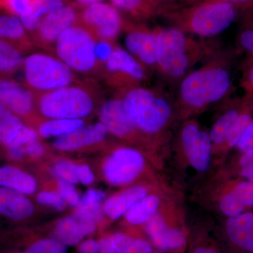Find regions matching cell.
Masks as SVG:
<instances>
[{
    "mask_svg": "<svg viewBox=\"0 0 253 253\" xmlns=\"http://www.w3.org/2000/svg\"><path fill=\"white\" fill-rule=\"evenodd\" d=\"M103 91L94 78L36 94L38 111L49 119H81L92 115L102 104Z\"/></svg>",
    "mask_w": 253,
    "mask_h": 253,
    "instance_id": "cell-1",
    "label": "cell"
},
{
    "mask_svg": "<svg viewBox=\"0 0 253 253\" xmlns=\"http://www.w3.org/2000/svg\"><path fill=\"white\" fill-rule=\"evenodd\" d=\"M190 7L172 9L170 15L184 32L201 37L211 38L230 27L236 16L234 4L224 1H201Z\"/></svg>",
    "mask_w": 253,
    "mask_h": 253,
    "instance_id": "cell-2",
    "label": "cell"
},
{
    "mask_svg": "<svg viewBox=\"0 0 253 253\" xmlns=\"http://www.w3.org/2000/svg\"><path fill=\"white\" fill-rule=\"evenodd\" d=\"M230 86L227 70L215 62L209 63L181 80L179 99L185 107L202 109L222 99Z\"/></svg>",
    "mask_w": 253,
    "mask_h": 253,
    "instance_id": "cell-3",
    "label": "cell"
},
{
    "mask_svg": "<svg viewBox=\"0 0 253 253\" xmlns=\"http://www.w3.org/2000/svg\"><path fill=\"white\" fill-rule=\"evenodd\" d=\"M138 130L156 134L163 130L172 117L171 104L163 95L141 86L118 91Z\"/></svg>",
    "mask_w": 253,
    "mask_h": 253,
    "instance_id": "cell-4",
    "label": "cell"
},
{
    "mask_svg": "<svg viewBox=\"0 0 253 253\" xmlns=\"http://www.w3.org/2000/svg\"><path fill=\"white\" fill-rule=\"evenodd\" d=\"M96 38L81 23L63 32L56 41L53 54L76 74L99 78L95 54Z\"/></svg>",
    "mask_w": 253,
    "mask_h": 253,
    "instance_id": "cell-5",
    "label": "cell"
},
{
    "mask_svg": "<svg viewBox=\"0 0 253 253\" xmlns=\"http://www.w3.org/2000/svg\"><path fill=\"white\" fill-rule=\"evenodd\" d=\"M26 86L35 94L48 92L81 81L79 76L54 54L37 52L25 58Z\"/></svg>",
    "mask_w": 253,
    "mask_h": 253,
    "instance_id": "cell-6",
    "label": "cell"
},
{
    "mask_svg": "<svg viewBox=\"0 0 253 253\" xmlns=\"http://www.w3.org/2000/svg\"><path fill=\"white\" fill-rule=\"evenodd\" d=\"M185 32L176 27L157 30V67L166 77L172 80L186 76L193 62L194 46Z\"/></svg>",
    "mask_w": 253,
    "mask_h": 253,
    "instance_id": "cell-7",
    "label": "cell"
},
{
    "mask_svg": "<svg viewBox=\"0 0 253 253\" xmlns=\"http://www.w3.org/2000/svg\"><path fill=\"white\" fill-rule=\"evenodd\" d=\"M100 78L107 85L122 91L140 86L146 80V70L132 55L116 45Z\"/></svg>",
    "mask_w": 253,
    "mask_h": 253,
    "instance_id": "cell-8",
    "label": "cell"
},
{
    "mask_svg": "<svg viewBox=\"0 0 253 253\" xmlns=\"http://www.w3.org/2000/svg\"><path fill=\"white\" fill-rule=\"evenodd\" d=\"M80 23L96 39L113 42L124 28L121 12L112 4L103 2L83 7L80 13Z\"/></svg>",
    "mask_w": 253,
    "mask_h": 253,
    "instance_id": "cell-9",
    "label": "cell"
},
{
    "mask_svg": "<svg viewBox=\"0 0 253 253\" xmlns=\"http://www.w3.org/2000/svg\"><path fill=\"white\" fill-rule=\"evenodd\" d=\"M80 13L77 6L71 4L53 10L30 35L35 46L53 54L55 44L63 32L80 23Z\"/></svg>",
    "mask_w": 253,
    "mask_h": 253,
    "instance_id": "cell-10",
    "label": "cell"
},
{
    "mask_svg": "<svg viewBox=\"0 0 253 253\" xmlns=\"http://www.w3.org/2000/svg\"><path fill=\"white\" fill-rule=\"evenodd\" d=\"M144 158L136 150L122 148L115 151L104 166L105 179L113 186L129 184L144 169Z\"/></svg>",
    "mask_w": 253,
    "mask_h": 253,
    "instance_id": "cell-11",
    "label": "cell"
},
{
    "mask_svg": "<svg viewBox=\"0 0 253 253\" xmlns=\"http://www.w3.org/2000/svg\"><path fill=\"white\" fill-rule=\"evenodd\" d=\"M181 142L191 166L199 172L207 170L212 153V141L209 134L201 130L196 123L189 122L181 129Z\"/></svg>",
    "mask_w": 253,
    "mask_h": 253,
    "instance_id": "cell-12",
    "label": "cell"
},
{
    "mask_svg": "<svg viewBox=\"0 0 253 253\" xmlns=\"http://www.w3.org/2000/svg\"><path fill=\"white\" fill-rule=\"evenodd\" d=\"M98 221L99 219L92 213L78 209L72 215L56 222L54 238L66 246H76L94 232Z\"/></svg>",
    "mask_w": 253,
    "mask_h": 253,
    "instance_id": "cell-13",
    "label": "cell"
},
{
    "mask_svg": "<svg viewBox=\"0 0 253 253\" xmlns=\"http://www.w3.org/2000/svg\"><path fill=\"white\" fill-rule=\"evenodd\" d=\"M125 45L144 68L157 67V30L151 31L140 26L126 25Z\"/></svg>",
    "mask_w": 253,
    "mask_h": 253,
    "instance_id": "cell-14",
    "label": "cell"
},
{
    "mask_svg": "<svg viewBox=\"0 0 253 253\" xmlns=\"http://www.w3.org/2000/svg\"><path fill=\"white\" fill-rule=\"evenodd\" d=\"M99 116L100 122L104 125L108 131L118 137H130L138 131L119 94L102 103Z\"/></svg>",
    "mask_w": 253,
    "mask_h": 253,
    "instance_id": "cell-15",
    "label": "cell"
},
{
    "mask_svg": "<svg viewBox=\"0 0 253 253\" xmlns=\"http://www.w3.org/2000/svg\"><path fill=\"white\" fill-rule=\"evenodd\" d=\"M0 101L14 114L31 116L37 109L36 94L13 80L0 79Z\"/></svg>",
    "mask_w": 253,
    "mask_h": 253,
    "instance_id": "cell-16",
    "label": "cell"
},
{
    "mask_svg": "<svg viewBox=\"0 0 253 253\" xmlns=\"http://www.w3.org/2000/svg\"><path fill=\"white\" fill-rule=\"evenodd\" d=\"M108 132L101 122L83 126L69 134L56 138L52 144L54 149L59 151H76L100 144L106 139Z\"/></svg>",
    "mask_w": 253,
    "mask_h": 253,
    "instance_id": "cell-17",
    "label": "cell"
},
{
    "mask_svg": "<svg viewBox=\"0 0 253 253\" xmlns=\"http://www.w3.org/2000/svg\"><path fill=\"white\" fill-rule=\"evenodd\" d=\"M145 224L146 233L158 249L175 251L185 246L186 239L184 233L168 226L160 214H156Z\"/></svg>",
    "mask_w": 253,
    "mask_h": 253,
    "instance_id": "cell-18",
    "label": "cell"
},
{
    "mask_svg": "<svg viewBox=\"0 0 253 253\" xmlns=\"http://www.w3.org/2000/svg\"><path fill=\"white\" fill-rule=\"evenodd\" d=\"M226 231L231 244L245 252L253 253V213L243 212L229 217Z\"/></svg>",
    "mask_w": 253,
    "mask_h": 253,
    "instance_id": "cell-19",
    "label": "cell"
},
{
    "mask_svg": "<svg viewBox=\"0 0 253 253\" xmlns=\"http://www.w3.org/2000/svg\"><path fill=\"white\" fill-rule=\"evenodd\" d=\"M34 212L31 201L22 193L0 187V215L14 221L24 220Z\"/></svg>",
    "mask_w": 253,
    "mask_h": 253,
    "instance_id": "cell-20",
    "label": "cell"
},
{
    "mask_svg": "<svg viewBox=\"0 0 253 253\" xmlns=\"http://www.w3.org/2000/svg\"><path fill=\"white\" fill-rule=\"evenodd\" d=\"M250 207H253V182L250 181L236 184L222 196L219 202L221 212L228 217L241 214Z\"/></svg>",
    "mask_w": 253,
    "mask_h": 253,
    "instance_id": "cell-21",
    "label": "cell"
},
{
    "mask_svg": "<svg viewBox=\"0 0 253 253\" xmlns=\"http://www.w3.org/2000/svg\"><path fill=\"white\" fill-rule=\"evenodd\" d=\"M147 195L148 189L145 186L129 188L108 199L104 205V212L111 219H117Z\"/></svg>",
    "mask_w": 253,
    "mask_h": 253,
    "instance_id": "cell-22",
    "label": "cell"
},
{
    "mask_svg": "<svg viewBox=\"0 0 253 253\" xmlns=\"http://www.w3.org/2000/svg\"><path fill=\"white\" fill-rule=\"evenodd\" d=\"M119 11L126 13L136 19H144L158 11L169 9L173 0H110Z\"/></svg>",
    "mask_w": 253,
    "mask_h": 253,
    "instance_id": "cell-23",
    "label": "cell"
},
{
    "mask_svg": "<svg viewBox=\"0 0 253 253\" xmlns=\"http://www.w3.org/2000/svg\"><path fill=\"white\" fill-rule=\"evenodd\" d=\"M0 40L12 43L22 51L35 46L31 36L16 16H0Z\"/></svg>",
    "mask_w": 253,
    "mask_h": 253,
    "instance_id": "cell-24",
    "label": "cell"
},
{
    "mask_svg": "<svg viewBox=\"0 0 253 253\" xmlns=\"http://www.w3.org/2000/svg\"><path fill=\"white\" fill-rule=\"evenodd\" d=\"M36 179L14 166L0 168V187L15 190L23 194H32L36 191Z\"/></svg>",
    "mask_w": 253,
    "mask_h": 253,
    "instance_id": "cell-25",
    "label": "cell"
},
{
    "mask_svg": "<svg viewBox=\"0 0 253 253\" xmlns=\"http://www.w3.org/2000/svg\"><path fill=\"white\" fill-rule=\"evenodd\" d=\"M65 4L66 0H34L27 9L20 15V20L31 35L46 15Z\"/></svg>",
    "mask_w": 253,
    "mask_h": 253,
    "instance_id": "cell-26",
    "label": "cell"
},
{
    "mask_svg": "<svg viewBox=\"0 0 253 253\" xmlns=\"http://www.w3.org/2000/svg\"><path fill=\"white\" fill-rule=\"evenodd\" d=\"M161 200L156 195H147L125 214L126 220L134 225L145 224L157 214Z\"/></svg>",
    "mask_w": 253,
    "mask_h": 253,
    "instance_id": "cell-27",
    "label": "cell"
},
{
    "mask_svg": "<svg viewBox=\"0 0 253 253\" xmlns=\"http://www.w3.org/2000/svg\"><path fill=\"white\" fill-rule=\"evenodd\" d=\"M81 119H48L38 126V135L42 138L59 137L66 135L84 126Z\"/></svg>",
    "mask_w": 253,
    "mask_h": 253,
    "instance_id": "cell-28",
    "label": "cell"
},
{
    "mask_svg": "<svg viewBox=\"0 0 253 253\" xmlns=\"http://www.w3.org/2000/svg\"><path fill=\"white\" fill-rule=\"evenodd\" d=\"M23 51L12 43L0 40V74L9 75L23 67Z\"/></svg>",
    "mask_w": 253,
    "mask_h": 253,
    "instance_id": "cell-29",
    "label": "cell"
},
{
    "mask_svg": "<svg viewBox=\"0 0 253 253\" xmlns=\"http://www.w3.org/2000/svg\"><path fill=\"white\" fill-rule=\"evenodd\" d=\"M239 110L230 109L224 113L213 125L209 135L212 144L223 145L225 144L226 139L236 120L239 118Z\"/></svg>",
    "mask_w": 253,
    "mask_h": 253,
    "instance_id": "cell-30",
    "label": "cell"
},
{
    "mask_svg": "<svg viewBox=\"0 0 253 253\" xmlns=\"http://www.w3.org/2000/svg\"><path fill=\"white\" fill-rule=\"evenodd\" d=\"M25 126L21 118L14 113L0 120V144L7 148Z\"/></svg>",
    "mask_w": 253,
    "mask_h": 253,
    "instance_id": "cell-31",
    "label": "cell"
},
{
    "mask_svg": "<svg viewBox=\"0 0 253 253\" xmlns=\"http://www.w3.org/2000/svg\"><path fill=\"white\" fill-rule=\"evenodd\" d=\"M121 250V253H152L151 245L140 239H136L123 233H116L111 236Z\"/></svg>",
    "mask_w": 253,
    "mask_h": 253,
    "instance_id": "cell-32",
    "label": "cell"
},
{
    "mask_svg": "<svg viewBox=\"0 0 253 253\" xmlns=\"http://www.w3.org/2000/svg\"><path fill=\"white\" fill-rule=\"evenodd\" d=\"M38 134L33 128L25 126L15 140L7 147L10 158L14 160H21L23 158L22 150L26 145L33 141L39 140Z\"/></svg>",
    "mask_w": 253,
    "mask_h": 253,
    "instance_id": "cell-33",
    "label": "cell"
},
{
    "mask_svg": "<svg viewBox=\"0 0 253 253\" xmlns=\"http://www.w3.org/2000/svg\"><path fill=\"white\" fill-rule=\"evenodd\" d=\"M104 191L96 189H89L80 200L78 209L83 210L92 213L98 219L101 217V202L105 198Z\"/></svg>",
    "mask_w": 253,
    "mask_h": 253,
    "instance_id": "cell-34",
    "label": "cell"
},
{
    "mask_svg": "<svg viewBox=\"0 0 253 253\" xmlns=\"http://www.w3.org/2000/svg\"><path fill=\"white\" fill-rule=\"evenodd\" d=\"M253 121V117L249 113H241L231 128L230 133L224 144H226L229 149L236 147L240 139L244 135L245 131Z\"/></svg>",
    "mask_w": 253,
    "mask_h": 253,
    "instance_id": "cell-35",
    "label": "cell"
},
{
    "mask_svg": "<svg viewBox=\"0 0 253 253\" xmlns=\"http://www.w3.org/2000/svg\"><path fill=\"white\" fill-rule=\"evenodd\" d=\"M25 253H67L66 246L55 238L36 241L30 246Z\"/></svg>",
    "mask_w": 253,
    "mask_h": 253,
    "instance_id": "cell-36",
    "label": "cell"
},
{
    "mask_svg": "<svg viewBox=\"0 0 253 253\" xmlns=\"http://www.w3.org/2000/svg\"><path fill=\"white\" fill-rule=\"evenodd\" d=\"M54 171L56 175L59 176L61 179L71 184H78V166L71 161H60L55 163Z\"/></svg>",
    "mask_w": 253,
    "mask_h": 253,
    "instance_id": "cell-37",
    "label": "cell"
},
{
    "mask_svg": "<svg viewBox=\"0 0 253 253\" xmlns=\"http://www.w3.org/2000/svg\"><path fill=\"white\" fill-rule=\"evenodd\" d=\"M116 46V44L113 42L96 39L95 54H96V61H97L99 78H101L105 64Z\"/></svg>",
    "mask_w": 253,
    "mask_h": 253,
    "instance_id": "cell-38",
    "label": "cell"
},
{
    "mask_svg": "<svg viewBox=\"0 0 253 253\" xmlns=\"http://www.w3.org/2000/svg\"><path fill=\"white\" fill-rule=\"evenodd\" d=\"M57 187L58 192L62 196L66 204L72 206V207H78L81 199H80L79 195L73 184L61 179L58 182Z\"/></svg>",
    "mask_w": 253,
    "mask_h": 253,
    "instance_id": "cell-39",
    "label": "cell"
},
{
    "mask_svg": "<svg viewBox=\"0 0 253 253\" xmlns=\"http://www.w3.org/2000/svg\"><path fill=\"white\" fill-rule=\"evenodd\" d=\"M36 199L39 204L51 206L59 211H63L66 204L62 196L56 191H42L38 194Z\"/></svg>",
    "mask_w": 253,
    "mask_h": 253,
    "instance_id": "cell-40",
    "label": "cell"
},
{
    "mask_svg": "<svg viewBox=\"0 0 253 253\" xmlns=\"http://www.w3.org/2000/svg\"><path fill=\"white\" fill-rule=\"evenodd\" d=\"M240 174L253 182V149L242 153L239 159Z\"/></svg>",
    "mask_w": 253,
    "mask_h": 253,
    "instance_id": "cell-41",
    "label": "cell"
},
{
    "mask_svg": "<svg viewBox=\"0 0 253 253\" xmlns=\"http://www.w3.org/2000/svg\"><path fill=\"white\" fill-rule=\"evenodd\" d=\"M236 147L242 153L253 149V121L245 131Z\"/></svg>",
    "mask_w": 253,
    "mask_h": 253,
    "instance_id": "cell-42",
    "label": "cell"
},
{
    "mask_svg": "<svg viewBox=\"0 0 253 253\" xmlns=\"http://www.w3.org/2000/svg\"><path fill=\"white\" fill-rule=\"evenodd\" d=\"M5 4L11 13L20 16L34 0H4Z\"/></svg>",
    "mask_w": 253,
    "mask_h": 253,
    "instance_id": "cell-43",
    "label": "cell"
},
{
    "mask_svg": "<svg viewBox=\"0 0 253 253\" xmlns=\"http://www.w3.org/2000/svg\"><path fill=\"white\" fill-rule=\"evenodd\" d=\"M44 146L40 142L39 140L33 141L26 145L22 150L23 157L29 156L31 158H39L44 154Z\"/></svg>",
    "mask_w": 253,
    "mask_h": 253,
    "instance_id": "cell-44",
    "label": "cell"
},
{
    "mask_svg": "<svg viewBox=\"0 0 253 253\" xmlns=\"http://www.w3.org/2000/svg\"><path fill=\"white\" fill-rule=\"evenodd\" d=\"M99 243V249L98 253H121V250L111 236L100 240Z\"/></svg>",
    "mask_w": 253,
    "mask_h": 253,
    "instance_id": "cell-45",
    "label": "cell"
},
{
    "mask_svg": "<svg viewBox=\"0 0 253 253\" xmlns=\"http://www.w3.org/2000/svg\"><path fill=\"white\" fill-rule=\"evenodd\" d=\"M78 179L79 182L84 185H90L94 181V173L90 168L86 165L78 166Z\"/></svg>",
    "mask_w": 253,
    "mask_h": 253,
    "instance_id": "cell-46",
    "label": "cell"
},
{
    "mask_svg": "<svg viewBox=\"0 0 253 253\" xmlns=\"http://www.w3.org/2000/svg\"><path fill=\"white\" fill-rule=\"evenodd\" d=\"M99 249V241L94 239H88L82 241L79 244L78 252L79 253H98Z\"/></svg>",
    "mask_w": 253,
    "mask_h": 253,
    "instance_id": "cell-47",
    "label": "cell"
},
{
    "mask_svg": "<svg viewBox=\"0 0 253 253\" xmlns=\"http://www.w3.org/2000/svg\"><path fill=\"white\" fill-rule=\"evenodd\" d=\"M240 42L245 49L253 55V30H247L241 33Z\"/></svg>",
    "mask_w": 253,
    "mask_h": 253,
    "instance_id": "cell-48",
    "label": "cell"
},
{
    "mask_svg": "<svg viewBox=\"0 0 253 253\" xmlns=\"http://www.w3.org/2000/svg\"><path fill=\"white\" fill-rule=\"evenodd\" d=\"M73 1H76L80 6L85 7V6H89V5L102 2L104 0H73Z\"/></svg>",
    "mask_w": 253,
    "mask_h": 253,
    "instance_id": "cell-49",
    "label": "cell"
},
{
    "mask_svg": "<svg viewBox=\"0 0 253 253\" xmlns=\"http://www.w3.org/2000/svg\"><path fill=\"white\" fill-rule=\"evenodd\" d=\"M11 114H13V113L0 101V120L7 117Z\"/></svg>",
    "mask_w": 253,
    "mask_h": 253,
    "instance_id": "cell-50",
    "label": "cell"
},
{
    "mask_svg": "<svg viewBox=\"0 0 253 253\" xmlns=\"http://www.w3.org/2000/svg\"><path fill=\"white\" fill-rule=\"evenodd\" d=\"M194 253H219L214 249L210 248L201 247L195 250Z\"/></svg>",
    "mask_w": 253,
    "mask_h": 253,
    "instance_id": "cell-51",
    "label": "cell"
},
{
    "mask_svg": "<svg viewBox=\"0 0 253 253\" xmlns=\"http://www.w3.org/2000/svg\"><path fill=\"white\" fill-rule=\"evenodd\" d=\"M248 1H250V0H201L199 2H201V1H224V2L230 3V4H236V3H242Z\"/></svg>",
    "mask_w": 253,
    "mask_h": 253,
    "instance_id": "cell-52",
    "label": "cell"
},
{
    "mask_svg": "<svg viewBox=\"0 0 253 253\" xmlns=\"http://www.w3.org/2000/svg\"><path fill=\"white\" fill-rule=\"evenodd\" d=\"M249 81L250 83H251V86L253 87V66L252 68H251V71H250Z\"/></svg>",
    "mask_w": 253,
    "mask_h": 253,
    "instance_id": "cell-53",
    "label": "cell"
},
{
    "mask_svg": "<svg viewBox=\"0 0 253 253\" xmlns=\"http://www.w3.org/2000/svg\"><path fill=\"white\" fill-rule=\"evenodd\" d=\"M174 1H176V0H174ZM184 1H189V3L192 4V3L199 2V1H201V0H184Z\"/></svg>",
    "mask_w": 253,
    "mask_h": 253,
    "instance_id": "cell-54",
    "label": "cell"
},
{
    "mask_svg": "<svg viewBox=\"0 0 253 253\" xmlns=\"http://www.w3.org/2000/svg\"></svg>",
    "mask_w": 253,
    "mask_h": 253,
    "instance_id": "cell-55",
    "label": "cell"
}]
</instances>
